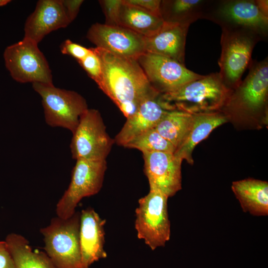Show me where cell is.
I'll list each match as a JSON object with an SVG mask.
<instances>
[{"label": "cell", "instance_id": "cell-17", "mask_svg": "<svg viewBox=\"0 0 268 268\" xmlns=\"http://www.w3.org/2000/svg\"><path fill=\"white\" fill-rule=\"evenodd\" d=\"M189 26L188 24L164 21L156 33L145 37L146 52L165 57L184 64L186 41Z\"/></svg>", "mask_w": 268, "mask_h": 268}, {"label": "cell", "instance_id": "cell-29", "mask_svg": "<svg viewBox=\"0 0 268 268\" xmlns=\"http://www.w3.org/2000/svg\"><path fill=\"white\" fill-rule=\"evenodd\" d=\"M124 1L128 4L138 7L150 13L161 17L160 13V4L161 0H124Z\"/></svg>", "mask_w": 268, "mask_h": 268}, {"label": "cell", "instance_id": "cell-31", "mask_svg": "<svg viewBox=\"0 0 268 268\" xmlns=\"http://www.w3.org/2000/svg\"><path fill=\"white\" fill-rule=\"evenodd\" d=\"M0 268H15L5 241H0Z\"/></svg>", "mask_w": 268, "mask_h": 268}, {"label": "cell", "instance_id": "cell-18", "mask_svg": "<svg viewBox=\"0 0 268 268\" xmlns=\"http://www.w3.org/2000/svg\"><path fill=\"white\" fill-rule=\"evenodd\" d=\"M158 96L144 101L132 116L126 118L123 127L114 138L115 143L124 147L135 137L155 128L168 111L159 102Z\"/></svg>", "mask_w": 268, "mask_h": 268}, {"label": "cell", "instance_id": "cell-27", "mask_svg": "<svg viewBox=\"0 0 268 268\" xmlns=\"http://www.w3.org/2000/svg\"><path fill=\"white\" fill-rule=\"evenodd\" d=\"M99 2L105 16V24L119 26V17L123 0H103Z\"/></svg>", "mask_w": 268, "mask_h": 268}, {"label": "cell", "instance_id": "cell-7", "mask_svg": "<svg viewBox=\"0 0 268 268\" xmlns=\"http://www.w3.org/2000/svg\"><path fill=\"white\" fill-rule=\"evenodd\" d=\"M32 87L42 98L46 123L73 133L88 109L85 99L74 91L57 88L54 84L35 82Z\"/></svg>", "mask_w": 268, "mask_h": 268}, {"label": "cell", "instance_id": "cell-33", "mask_svg": "<svg viewBox=\"0 0 268 268\" xmlns=\"http://www.w3.org/2000/svg\"><path fill=\"white\" fill-rule=\"evenodd\" d=\"M10 1L9 0H0V6L7 4Z\"/></svg>", "mask_w": 268, "mask_h": 268}, {"label": "cell", "instance_id": "cell-30", "mask_svg": "<svg viewBox=\"0 0 268 268\" xmlns=\"http://www.w3.org/2000/svg\"><path fill=\"white\" fill-rule=\"evenodd\" d=\"M67 16L70 23L77 16L82 0H62Z\"/></svg>", "mask_w": 268, "mask_h": 268}, {"label": "cell", "instance_id": "cell-5", "mask_svg": "<svg viewBox=\"0 0 268 268\" xmlns=\"http://www.w3.org/2000/svg\"><path fill=\"white\" fill-rule=\"evenodd\" d=\"M221 28L219 73L224 84L233 90L242 81V76L252 61L253 49L262 37L245 29Z\"/></svg>", "mask_w": 268, "mask_h": 268}, {"label": "cell", "instance_id": "cell-4", "mask_svg": "<svg viewBox=\"0 0 268 268\" xmlns=\"http://www.w3.org/2000/svg\"><path fill=\"white\" fill-rule=\"evenodd\" d=\"M80 212L67 218L58 216L40 229L45 253L58 268H90L82 261L79 243Z\"/></svg>", "mask_w": 268, "mask_h": 268}, {"label": "cell", "instance_id": "cell-26", "mask_svg": "<svg viewBox=\"0 0 268 268\" xmlns=\"http://www.w3.org/2000/svg\"><path fill=\"white\" fill-rule=\"evenodd\" d=\"M78 63L97 84L101 78L102 66L99 58L93 49L91 48L89 54Z\"/></svg>", "mask_w": 268, "mask_h": 268}, {"label": "cell", "instance_id": "cell-16", "mask_svg": "<svg viewBox=\"0 0 268 268\" xmlns=\"http://www.w3.org/2000/svg\"><path fill=\"white\" fill-rule=\"evenodd\" d=\"M105 223V219L90 207L80 212V248L82 263L87 267L107 257L104 248Z\"/></svg>", "mask_w": 268, "mask_h": 268}, {"label": "cell", "instance_id": "cell-13", "mask_svg": "<svg viewBox=\"0 0 268 268\" xmlns=\"http://www.w3.org/2000/svg\"><path fill=\"white\" fill-rule=\"evenodd\" d=\"M86 38L96 47L126 58L137 60L146 52L145 37L120 26L96 23L88 30Z\"/></svg>", "mask_w": 268, "mask_h": 268}, {"label": "cell", "instance_id": "cell-11", "mask_svg": "<svg viewBox=\"0 0 268 268\" xmlns=\"http://www.w3.org/2000/svg\"><path fill=\"white\" fill-rule=\"evenodd\" d=\"M204 18L221 27L247 29L266 37L268 30V15L260 8L257 0H228L208 5Z\"/></svg>", "mask_w": 268, "mask_h": 268}, {"label": "cell", "instance_id": "cell-20", "mask_svg": "<svg viewBox=\"0 0 268 268\" xmlns=\"http://www.w3.org/2000/svg\"><path fill=\"white\" fill-rule=\"evenodd\" d=\"M225 116L220 111L193 115V121L189 132L174 154L182 160L193 165V151L200 142L206 138L217 127L227 123Z\"/></svg>", "mask_w": 268, "mask_h": 268}, {"label": "cell", "instance_id": "cell-6", "mask_svg": "<svg viewBox=\"0 0 268 268\" xmlns=\"http://www.w3.org/2000/svg\"><path fill=\"white\" fill-rule=\"evenodd\" d=\"M168 197L155 190L138 201L134 227L137 238L152 250L165 246L170 239L171 224L168 212Z\"/></svg>", "mask_w": 268, "mask_h": 268}, {"label": "cell", "instance_id": "cell-14", "mask_svg": "<svg viewBox=\"0 0 268 268\" xmlns=\"http://www.w3.org/2000/svg\"><path fill=\"white\" fill-rule=\"evenodd\" d=\"M142 153L144 172L149 190L159 191L168 198L181 190V159L170 152L148 151Z\"/></svg>", "mask_w": 268, "mask_h": 268}, {"label": "cell", "instance_id": "cell-25", "mask_svg": "<svg viewBox=\"0 0 268 268\" xmlns=\"http://www.w3.org/2000/svg\"><path fill=\"white\" fill-rule=\"evenodd\" d=\"M126 148L136 149L142 152L160 151L174 153L176 148L154 128L151 129L129 141Z\"/></svg>", "mask_w": 268, "mask_h": 268}, {"label": "cell", "instance_id": "cell-24", "mask_svg": "<svg viewBox=\"0 0 268 268\" xmlns=\"http://www.w3.org/2000/svg\"><path fill=\"white\" fill-rule=\"evenodd\" d=\"M193 115L179 110L168 111L154 129L178 148L185 140L191 127Z\"/></svg>", "mask_w": 268, "mask_h": 268}, {"label": "cell", "instance_id": "cell-23", "mask_svg": "<svg viewBox=\"0 0 268 268\" xmlns=\"http://www.w3.org/2000/svg\"><path fill=\"white\" fill-rule=\"evenodd\" d=\"M202 0H161L160 13L165 22L191 25L204 18L208 4Z\"/></svg>", "mask_w": 268, "mask_h": 268}, {"label": "cell", "instance_id": "cell-10", "mask_svg": "<svg viewBox=\"0 0 268 268\" xmlns=\"http://www.w3.org/2000/svg\"><path fill=\"white\" fill-rule=\"evenodd\" d=\"M3 58L5 67L15 81L53 84L48 63L36 42L24 38L7 47Z\"/></svg>", "mask_w": 268, "mask_h": 268}, {"label": "cell", "instance_id": "cell-12", "mask_svg": "<svg viewBox=\"0 0 268 268\" xmlns=\"http://www.w3.org/2000/svg\"><path fill=\"white\" fill-rule=\"evenodd\" d=\"M149 82L160 94L172 91L203 75L173 59L145 52L137 59Z\"/></svg>", "mask_w": 268, "mask_h": 268}, {"label": "cell", "instance_id": "cell-15", "mask_svg": "<svg viewBox=\"0 0 268 268\" xmlns=\"http://www.w3.org/2000/svg\"><path fill=\"white\" fill-rule=\"evenodd\" d=\"M70 23L62 0H40L26 21L24 38L38 44L49 33Z\"/></svg>", "mask_w": 268, "mask_h": 268}, {"label": "cell", "instance_id": "cell-28", "mask_svg": "<svg viewBox=\"0 0 268 268\" xmlns=\"http://www.w3.org/2000/svg\"><path fill=\"white\" fill-rule=\"evenodd\" d=\"M61 51L63 54L68 55L79 61L84 58L91 52V48H86L69 39L65 41L61 46Z\"/></svg>", "mask_w": 268, "mask_h": 268}, {"label": "cell", "instance_id": "cell-19", "mask_svg": "<svg viewBox=\"0 0 268 268\" xmlns=\"http://www.w3.org/2000/svg\"><path fill=\"white\" fill-rule=\"evenodd\" d=\"M231 190L244 212L257 216L268 215V182L244 179L233 182Z\"/></svg>", "mask_w": 268, "mask_h": 268}, {"label": "cell", "instance_id": "cell-1", "mask_svg": "<svg viewBox=\"0 0 268 268\" xmlns=\"http://www.w3.org/2000/svg\"><path fill=\"white\" fill-rule=\"evenodd\" d=\"M100 59L102 75L97 84L127 118L146 100L160 93L149 82L136 59L92 48Z\"/></svg>", "mask_w": 268, "mask_h": 268}, {"label": "cell", "instance_id": "cell-22", "mask_svg": "<svg viewBox=\"0 0 268 268\" xmlns=\"http://www.w3.org/2000/svg\"><path fill=\"white\" fill-rule=\"evenodd\" d=\"M164 23V21L161 17L128 4L123 0L119 17V26L144 37H149L156 33Z\"/></svg>", "mask_w": 268, "mask_h": 268}, {"label": "cell", "instance_id": "cell-32", "mask_svg": "<svg viewBox=\"0 0 268 268\" xmlns=\"http://www.w3.org/2000/svg\"><path fill=\"white\" fill-rule=\"evenodd\" d=\"M257 2L261 9L268 15V0H257Z\"/></svg>", "mask_w": 268, "mask_h": 268}, {"label": "cell", "instance_id": "cell-2", "mask_svg": "<svg viewBox=\"0 0 268 268\" xmlns=\"http://www.w3.org/2000/svg\"><path fill=\"white\" fill-rule=\"evenodd\" d=\"M248 75L221 110L236 128L259 130L268 123V61H252Z\"/></svg>", "mask_w": 268, "mask_h": 268}, {"label": "cell", "instance_id": "cell-9", "mask_svg": "<svg viewBox=\"0 0 268 268\" xmlns=\"http://www.w3.org/2000/svg\"><path fill=\"white\" fill-rule=\"evenodd\" d=\"M114 143L99 111L88 109L72 133L70 144L72 157L75 160H106Z\"/></svg>", "mask_w": 268, "mask_h": 268}, {"label": "cell", "instance_id": "cell-21", "mask_svg": "<svg viewBox=\"0 0 268 268\" xmlns=\"http://www.w3.org/2000/svg\"><path fill=\"white\" fill-rule=\"evenodd\" d=\"M5 242L15 268H58L46 253L33 251L23 236L9 234Z\"/></svg>", "mask_w": 268, "mask_h": 268}, {"label": "cell", "instance_id": "cell-8", "mask_svg": "<svg viewBox=\"0 0 268 268\" xmlns=\"http://www.w3.org/2000/svg\"><path fill=\"white\" fill-rule=\"evenodd\" d=\"M70 184L56 205L57 216L67 218L76 211L80 201L98 193L103 184L106 160H76Z\"/></svg>", "mask_w": 268, "mask_h": 268}, {"label": "cell", "instance_id": "cell-3", "mask_svg": "<svg viewBox=\"0 0 268 268\" xmlns=\"http://www.w3.org/2000/svg\"><path fill=\"white\" fill-rule=\"evenodd\" d=\"M232 91L224 84L219 72H215L172 91L160 94L158 99L168 111L198 115L220 111Z\"/></svg>", "mask_w": 268, "mask_h": 268}]
</instances>
